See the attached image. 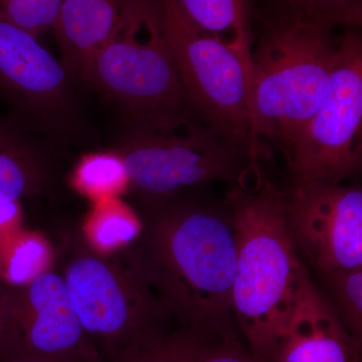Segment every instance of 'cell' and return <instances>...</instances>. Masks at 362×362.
<instances>
[{"mask_svg": "<svg viewBox=\"0 0 362 362\" xmlns=\"http://www.w3.org/2000/svg\"><path fill=\"white\" fill-rule=\"evenodd\" d=\"M286 221L297 251L322 272L362 268V192L341 183L294 182Z\"/></svg>", "mask_w": 362, "mask_h": 362, "instance_id": "30bf717a", "label": "cell"}, {"mask_svg": "<svg viewBox=\"0 0 362 362\" xmlns=\"http://www.w3.org/2000/svg\"><path fill=\"white\" fill-rule=\"evenodd\" d=\"M197 338L188 362H263L245 349L228 330V324L216 327V342H207L202 327H195Z\"/></svg>", "mask_w": 362, "mask_h": 362, "instance_id": "603a6c76", "label": "cell"}, {"mask_svg": "<svg viewBox=\"0 0 362 362\" xmlns=\"http://www.w3.org/2000/svg\"><path fill=\"white\" fill-rule=\"evenodd\" d=\"M130 256L169 313L192 327L228 324L237 266L232 216L199 204L164 209Z\"/></svg>", "mask_w": 362, "mask_h": 362, "instance_id": "6da1fadb", "label": "cell"}, {"mask_svg": "<svg viewBox=\"0 0 362 362\" xmlns=\"http://www.w3.org/2000/svg\"><path fill=\"white\" fill-rule=\"evenodd\" d=\"M323 275L337 316L350 334L361 340L362 268L342 269Z\"/></svg>", "mask_w": 362, "mask_h": 362, "instance_id": "ffe728a7", "label": "cell"}, {"mask_svg": "<svg viewBox=\"0 0 362 362\" xmlns=\"http://www.w3.org/2000/svg\"><path fill=\"white\" fill-rule=\"evenodd\" d=\"M64 278L83 329L111 361L161 335L168 312L129 258L83 254Z\"/></svg>", "mask_w": 362, "mask_h": 362, "instance_id": "52a82bcc", "label": "cell"}, {"mask_svg": "<svg viewBox=\"0 0 362 362\" xmlns=\"http://www.w3.org/2000/svg\"><path fill=\"white\" fill-rule=\"evenodd\" d=\"M0 362H28V361H0Z\"/></svg>", "mask_w": 362, "mask_h": 362, "instance_id": "484cf974", "label": "cell"}, {"mask_svg": "<svg viewBox=\"0 0 362 362\" xmlns=\"http://www.w3.org/2000/svg\"><path fill=\"white\" fill-rule=\"evenodd\" d=\"M197 338V331L165 337L159 335L138 345L111 362H188Z\"/></svg>", "mask_w": 362, "mask_h": 362, "instance_id": "7402d4cb", "label": "cell"}, {"mask_svg": "<svg viewBox=\"0 0 362 362\" xmlns=\"http://www.w3.org/2000/svg\"><path fill=\"white\" fill-rule=\"evenodd\" d=\"M47 162L13 121L0 117V199L21 202L40 194L47 181Z\"/></svg>", "mask_w": 362, "mask_h": 362, "instance_id": "5bb4252c", "label": "cell"}, {"mask_svg": "<svg viewBox=\"0 0 362 362\" xmlns=\"http://www.w3.org/2000/svg\"><path fill=\"white\" fill-rule=\"evenodd\" d=\"M190 23L226 42L251 47L247 0H173Z\"/></svg>", "mask_w": 362, "mask_h": 362, "instance_id": "9a60e30c", "label": "cell"}, {"mask_svg": "<svg viewBox=\"0 0 362 362\" xmlns=\"http://www.w3.org/2000/svg\"><path fill=\"white\" fill-rule=\"evenodd\" d=\"M78 78L111 98L134 124L166 130L190 121L159 0H126L115 32Z\"/></svg>", "mask_w": 362, "mask_h": 362, "instance_id": "3957f363", "label": "cell"}, {"mask_svg": "<svg viewBox=\"0 0 362 362\" xmlns=\"http://www.w3.org/2000/svg\"><path fill=\"white\" fill-rule=\"evenodd\" d=\"M6 286L0 281V310H1L2 299H4V292H6Z\"/></svg>", "mask_w": 362, "mask_h": 362, "instance_id": "d4e9b609", "label": "cell"}, {"mask_svg": "<svg viewBox=\"0 0 362 362\" xmlns=\"http://www.w3.org/2000/svg\"><path fill=\"white\" fill-rule=\"evenodd\" d=\"M49 261V250L32 233H14L0 244V281L8 287L25 285L39 276Z\"/></svg>", "mask_w": 362, "mask_h": 362, "instance_id": "e0dca14e", "label": "cell"}, {"mask_svg": "<svg viewBox=\"0 0 362 362\" xmlns=\"http://www.w3.org/2000/svg\"><path fill=\"white\" fill-rule=\"evenodd\" d=\"M73 183L78 192L97 202L116 199L130 187L125 164L116 150L83 157L74 173Z\"/></svg>", "mask_w": 362, "mask_h": 362, "instance_id": "2e32d148", "label": "cell"}, {"mask_svg": "<svg viewBox=\"0 0 362 362\" xmlns=\"http://www.w3.org/2000/svg\"><path fill=\"white\" fill-rule=\"evenodd\" d=\"M130 187L166 197L209 181L244 185L256 159L204 124L188 122L160 130L134 124L116 149Z\"/></svg>", "mask_w": 362, "mask_h": 362, "instance_id": "8992f818", "label": "cell"}, {"mask_svg": "<svg viewBox=\"0 0 362 362\" xmlns=\"http://www.w3.org/2000/svg\"><path fill=\"white\" fill-rule=\"evenodd\" d=\"M338 40L327 28L284 16L268 26L251 49L252 125L262 145L267 138L288 156L325 97Z\"/></svg>", "mask_w": 362, "mask_h": 362, "instance_id": "277c9868", "label": "cell"}, {"mask_svg": "<svg viewBox=\"0 0 362 362\" xmlns=\"http://www.w3.org/2000/svg\"><path fill=\"white\" fill-rule=\"evenodd\" d=\"M89 225L90 242L105 252L127 246L142 230L131 209L116 199L97 202Z\"/></svg>", "mask_w": 362, "mask_h": 362, "instance_id": "ac0fdd59", "label": "cell"}, {"mask_svg": "<svg viewBox=\"0 0 362 362\" xmlns=\"http://www.w3.org/2000/svg\"><path fill=\"white\" fill-rule=\"evenodd\" d=\"M74 78L39 37L0 16V97L28 123L66 131L75 112Z\"/></svg>", "mask_w": 362, "mask_h": 362, "instance_id": "8fae6325", "label": "cell"}, {"mask_svg": "<svg viewBox=\"0 0 362 362\" xmlns=\"http://www.w3.org/2000/svg\"><path fill=\"white\" fill-rule=\"evenodd\" d=\"M21 218V202L0 199V244L16 233Z\"/></svg>", "mask_w": 362, "mask_h": 362, "instance_id": "cb8c5ba5", "label": "cell"}, {"mask_svg": "<svg viewBox=\"0 0 362 362\" xmlns=\"http://www.w3.org/2000/svg\"><path fill=\"white\" fill-rule=\"evenodd\" d=\"M361 349L309 279L272 362H361Z\"/></svg>", "mask_w": 362, "mask_h": 362, "instance_id": "7c38bea8", "label": "cell"}, {"mask_svg": "<svg viewBox=\"0 0 362 362\" xmlns=\"http://www.w3.org/2000/svg\"><path fill=\"white\" fill-rule=\"evenodd\" d=\"M287 192L270 180L233 185L228 197L237 235L232 312L250 351L273 361L309 277L286 221Z\"/></svg>", "mask_w": 362, "mask_h": 362, "instance_id": "7a4b0ae2", "label": "cell"}, {"mask_svg": "<svg viewBox=\"0 0 362 362\" xmlns=\"http://www.w3.org/2000/svg\"><path fill=\"white\" fill-rule=\"evenodd\" d=\"M279 16L293 18L332 30L339 25L358 28L362 0H281Z\"/></svg>", "mask_w": 362, "mask_h": 362, "instance_id": "d6986e66", "label": "cell"}, {"mask_svg": "<svg viewBox=\"0 0 362 362\" xmlns=\"http://www.w3.org/2000/svg\"><path fill=\"white\" fill-rule=\"evenodd\" d=\"M0 361L102 362L74 310L64 276L47 270L25 285L6 286Z\"/></svg>", "mask_w": 362, "mask_h": 362, "instance_id": "9c48e42d", "label": "cell"}, {"mask_svg": "<svg viewBox=\"0 0 362 362\" xmlns=\"http://www.w3.org/2000/svg\"><path fill=\"white\" fill-rule=\"evenodd\" d=\"M126 0H63L54 32L62 63L74 77L110 40Z\"/></svg>", "mask_w": 362, "mask_h": 362, "instance_id": "4fadbf2b", "label": "cell"}, {"mask_svg": "<svg viewBox=\"0 0 362 362\" xmlns=\"http://www.w3.org/2000/svg\"><path fill=\"white\" fill-rule=\"evenodd\" d=\"M166 37L189 109L255 159L267 153L255 135L251 109V47L197 28L173 0H159Z\"/></svg>", "mask_w": 362, "mask_h": 362, "instance_id": "5b68a950", "label": "cell"}, {"mask_svg": "<svg viewBox=\"0 0 362 362\" xmlns=\"http://www.w3.org/2000/svg\"><path fill=\"white\" fill-rule=\"evenodd\" d=\"M362 42L354 28L338 40L322 103L287 159L294 182L341 183L358 171L362 145Z\"/></svg>", "mask_w": 362, "mask_h": 362, "instance_id": "ba28073f", "label": "cell"}, {"mask_svg": "<svg viewBox=\"0 0 362 362\" xmlns=\"http://www.w3.org/2000/svg\"><path fill=\"white\" fill-rule=\"evenodd\" d=\"M63 0H0V16L40 37L52 30Z\"/></svg>", "mask_w": 362, "mask_h": 362, "instance_id": "44dd1931", "label": "cell"}]
</instances>
